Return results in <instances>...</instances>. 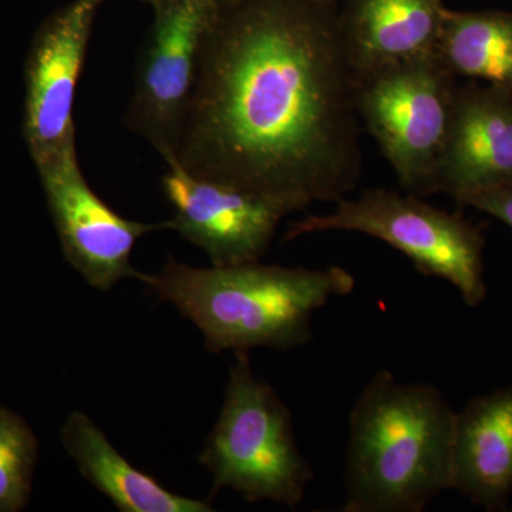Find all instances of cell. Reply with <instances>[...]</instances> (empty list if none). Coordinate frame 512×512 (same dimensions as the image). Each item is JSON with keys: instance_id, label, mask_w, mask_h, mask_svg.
Masks as SVG:
<instances>
[{"instance_id": "1", "label": "cell", "mask_w": 512, "mask_h": 512, "mask_svg": "<svg viewBox=\"0 0 512 512\" xmlns=\"http://www.w3.org/2000/svg\"><path fill=\"white\" fill-rule=\"evenodd\" d=\"M357 114L345 36L282 3L221 6L168 157L302 211L356 187Z\"/></svg>"}, {"instance_id": "2", "label": "cell", "mask_w": 512, "mask_h": 512, "mask_svg": "<svg viewBox=\"0 0 512 512\" xmlns=\"http://www.w3.org/2000/svg\"><path fill=\"white\" fill-rule=\"evenodd\" d=\"M140 282L200 329L205 349L234 356L308 345L313 315L356 285L340 266L289 268L256 261L194 268L173 258L158 274L141 275Z\"/></svg>"}, {"instance_id": "3", "label": "cell", "mask_w": 512, "mask_h": 512, "mask_svg": "<svg viewBox=\"0 0 512 512\" xmlns=\"http://www.w3.org/2000/svg\"><path fill=\"white\" fill-rule=\"evenodd\" d=\"M457 413L437 387L377 373L349 416L343 512H421L451 490Z\"/></svg>"}, {"instance_id": "4", "label": "cell", "mask_w": 512, "mask_h": 512, "mask_svg": "<svg viewBox=\"0 0 512 512\" xmlns=\"http://www.w3.org/2000/svg\"><path fill=\"white\" fill-rule=\"evenodd\" d=\"M198 461L212 476L210 500L229 488L248 503L295 510L315 476L296 443L291 412L274 387L254 375L249 355H235L220 417Z\"/></svg>"}, {"instance_id": "5", "label": "cell", "mask_w": 512, "mask_h": 512, "mask_svg": "<svg viewBox=\"0 0 512 512\" xmlns=\"http://www.w3.org/2000/svg\"><path fill=\"white\" fill-rule=\"evenodd\" d=\"M328 231L380 239L406 255L420 274L453 285L470 308L487 296L481 232L460 215L433 207L417 195L367 190L355 200L342 198L329 214L295 222L286 239Z\"/></svg>"}, {"instance_id": "6", "label": "cell", "mask_w": 512, "mask_h": 512, "mask_svg": "<svg viewBox=\"0 0 512 512\" xmlns=\"http://www.w3.org/2000/svg\"><path fill=\"white\" fill-rule=\"evenodd\" d=\"M456 76L439 52L357 73V110L409 194L436 190Z\"/></svg>"}, {"instance_id": "7", "label": "cell", "mask_w": 512, "mask_h": 512, "mask_svg": "<svg viewBox=\"0 0 512 512\" xmlns=\"http://www.w3.org/2000/svg\"><path fill=\"white\" fill-rule=\"evenodd\" d=\"M222 3L171 0L154 6L156 18L138 62L126 123L163 158L177 148L205 43Z\"/></svg>"}, {"instance_id": "8", "label": "cell", "mask_w": 512, "mask_h": 512, "mask_svg": "<svg viewBox=\"0 0 512 512\" xmlns=\"http://www.w3.org/2000/svg\"><path fill=\"white\" fill-rule=\"evenodd\" d=\"M103 0H73L37 30L25 63L22 133L37 168L77 153L73 109Z\"/></svg>"}, {"instance_id": "9", "label": "cell", "mask_w": 512, "mask_h": 512, "mask_svg": "<svg viewBox=\"0 0 512 512\" xmlns=\"http://www.w3.org/2000/svg\"><path fill=\"white\" fill-rule=\"evenodd\" d=\"M165 197L174 215L167 229L200 248L214 266L261 261L292 205L256 192L198 177L165 157Z\"/></svg>"}, {"instance_id": "10", "label": "cell", "mask_w": 512, "mask_h": 512, "mask_svg": "<svg viewBox=\"0 0 512 512\" xmlns=\"http://www.w3.org/2000/svg\"><path fill=\"white\" fill-rule=\"evenodd\" d=\"M64 259L97 291L107 292L123 279L140 281L131 265L138 239L167 224L128 220L101 200L87 183L77 153L37 168Z\"/></svg>"}, {"instance_id": "11", "label": "cell", "mask_w": 512, "mask_h": 512, "mask_svg": "<svg viewBox=\"0 0 512 512\" xmlns=\"http://www.w3.org/2000/svg\"><path fill=\"white\" fill-rule=\"evenodd\" d=\"M512 184V93L500 87L457 90L436 190L461 202Z\"/></svg>"}, {"instance_id": "12", "label": "cell", "mask_w": 512, "mask_h": 512, "mask_svg": "<svg viewBox=\"0 0 512 512\" xmlns=\"http://www.w3.org/2000/svg\"><path fill=\"white\" fill-rule=\"evenodd\" d=\"M451 490L487 511L512 498V386L474 397L457 413Z\"/></svg>"}, {"instance_id": "13", "label": "cell", "mask_w": 512, "mask_h": 512, "mask_svg": "<svg viewBox=\"0 0 512 512\" xmlns=\"http://www.w3.org/2000/svg\"><path fill=\"white\" fill-rule=\"evenodd\" d=\"M60 436L80 474L121 512L214 511L210 498L192 500L171 493L156 478L137 470L82 412L70 413Z\"/></svg>"}, {"instance_id": "14", "label": "cell", "mask_w": 512, "mask_h": 512, "mask_svg": "<svg viewBox=\"0 0 512 512\" xmlns=\"http://www.w3.org/2000/svg\"><path fill=\"white\" fill-rule=\"evenodd\" d=\"M436 0H362L345 35L356 73L439 52Z\"/></svg>"}, {"instance_id": "15", "label": "cell", "mask_w": 512, "mask_h": 512, "mask_svg": "<svg viewBox=\"0 0 512 512\" xmlns=\"http://www.w3.org/2000/svg\"><path fill=\"white\" fill-rule=\"evenodd\" d=\"M439 55L456 76L512 93V13L444 12Z\"/></svg>"}, {"instance_id": "16", "label": "cell", "mask_w": 512, "mask_h": 512, "mask_svg": "<svg viewBox=\"0 0 512 512\" xmlns=\"http://www.w3.org/2000/svg\"><path fill=\"white\" fill-rule=\"evenodd\" d=\"M37 456L39 443L29 424L0 406V512L28 505Z\"/></svg>"}, {"instance_id": "17", "label": "cell", "mask_w": 512, "mask_h": 512, "mask_svg": "<svg viewBox=\"0 0 512 512\" xmlns=\"http://www.w3.org/2000/svg\"><path fill=\"white\" fill-rule=\"evenodd\" d=\"M461 204L485 212L512 229V184L470 195Z\"/></svg>"}, {"instance_id": "18", "label": "cell", "mask_w": 512, "mask_h": 512, "mask_svg": "<svg viewBox=\"0 0 512 512\" xmlns=\"http://www.w3.org/2000/svg\"><path fill=\"white\" fill-rule=\"evenodd\" d=\"M144 2L150 3L154 8V6L161 5V3L165 2H171V0H144ZM218 2H227V0H218Z\"/></svg>"}]
</instances>
